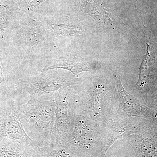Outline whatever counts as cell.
I'll use <instances>...</instances> for the list:
<instances>
[{
	"instance_id": "1",
	"label": "cell",
	"mask_w": 157,
	"mask_h": 157,
	"mask_svg": "<svg viewBox=\"0 0 157 157\" xmlns=\"http://www.w3.org/2000/svg\"><path fill=\"white\" fill-rule=\"evenodd\" d=\"M56 108L55 99L40 101L38 98L31 97L26 104L21 105V117L39 134L48 136L53 129Z\"/></svg>"
},
{
	"instance_id": "2",
	"label": "cell",
	"mask_w": 157,
	"mask_h": 157,
	"mask_svg": "<svg viewBox=\"0 0 157 157\" xmlns=\"http://www.w3.org/2000/svg\"><path fill=\"white\" fill-rule=\"evenodd\" d=\"M56 103L54 124L52 134L59 143L69 140L75 121L73 120V107L66 89L61 90L55 99Z\"/></svg>"
},
{
	"instance_id": "3",
	"label": "cell",
	"mask_w": 157,
	"mask_h": 157,
	"mask_svg": "<svg viewBox=\"0 0 157 157\" xmlns=\"http://www.w3.org/2000/svg\"><path fill=\"white\" fill-rule=\"evenodd\" d=\"M22 119L21 105L5 111L0 117V136L33 145V141L24 128Z\"/></svg>"
},
{
	"instance_id": "4",
	"label": "cell",
	"mask_w": 157,
	"mask_h": 157,
	"mask_svg": "<svg viewBox=\"0 0 157 157\" xmlns=\"http://www.w3.org/2000/svg\"><path fill=\"white\" fill-rule=\"evenodd\" d=\"M119 96L120 111L122 115L151 118L155 117L154 111L140 103L127 92L122 85L119 77L114 75Z\"/></svg>"
},
{
	"instance_id": "5",
	"label": "cell",
	"mask_w": 157,
	"mask_h": 157,
	"mask_svg": "<svg viewBox=\"0 0 157 157\" xmlns=\"http://www.w3.org/2000/svg\"><path fill=\"white\" fill-rule=\"evenodd\" d=\"M70 84V82L56 75L40 76L29 79L25 84V89L30 97L38 98L46 93L59 91Z\"/></svg>"
},
{
	"instance_id": "6",
	"label": "cell",
	"mask_w": 157,
	"mask_h": 157,
	"mask_svg": "<svg viewBox=\"0 0 157 157\" xmlns=\"http://www.w3.org/2000/svg\"><path fill=\"white\" fill-rule=\"evenodd\" d=\"M55 69H63L68 70L73 73L74 75L89 70L87 66L84 63L76 61L64 60L60 61L58 63L49 66L48 67L42 69V72H45L47 70Z\"/></svg>"
},
{
	"instance_id": "7",
	"label": "cell",
	"mask_w": 157,
	"mask_h": 157,
	"mask_svg": "<svg viewBox=\"0 0 157 157\" xmlns=\"http://www.w3.org/2000/svg\"><path fill=\"white\" fill-rule=\"evenodd\" d=\"M140 157H157V141L147 139L137 142L135 145Z\"/></svg>"
},
{
	"instance_id": "8",
	"label": "cell",
	"mask_w": 157,
	"mask_h": 157,
	"mask_svg": "<svg viewBox=\"0 0 157 157\" xmlns=\"http://www.w3.org/2000/svg\"><path fill=\"white\" fill-rule=\"evenodd\" d=\"M50 28L56 33L63 36H77L82 33L81 29L78 27L67 25L63 24L52 25Z\"/></svg>"
},
{
	"instance_id": "9",
	"label": "cell",
	"mask_w": 157,
	"mask_h": 157,
	"mask_svg": "<svg viewBox=\"0 0 157 157\" xmlns=\"http://www.w3.org/2000/svg\"><path fill=\"white\" fill-rule=\"evenodd\" d=\"M4 76H3L2 73V68L0 66V84L4 80Z\"/></svg>"
}]
</instances>
